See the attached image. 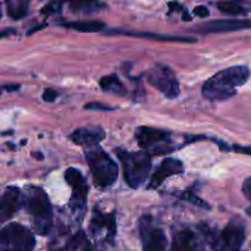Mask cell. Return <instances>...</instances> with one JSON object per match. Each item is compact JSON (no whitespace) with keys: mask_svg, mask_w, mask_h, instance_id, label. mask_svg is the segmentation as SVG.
<instances>
[{"mask_svg":"<svg viewBox=\"0 0 251 251\" xmlns=\"http://www.w3.org/2000/svg\"><path fill=\"white\" fill-rule=\"evenodd\" d=\"M85 109L104 110V112H108V110H114V108L110 107L109 104H103V103H87V104L85 105Z\"/></svg>","mask_w":251,"mask_h":251,"instance_id":"d4e9b609","label":"cell"},{"mask_svg":"<svg viewBox=\"0 0 251 251\" xmlns=\"http://www.w3.org/2000/svg\"><path fill=\"white\" fill-rule=\"evenodd\" d=\"M100 86L104 92L113 93V95L117 96L126 95V90H125L124 85H123V82L117 75H109L102 77L100 80Z\"/></svg>","mask_w":251,"mask_h":251,"instance_id":"d6986e66","label":"cell"},{"mask_svg":"<svg viewBox=\"0 0 251 251\" xmlns=\"http://www.w3.org/2000/svg\"><path fill=\"white\" fill-rule=\"evenodd\" d=\"M64 176H65L66 183L73 189V196L70 200L71 210L75 213H80L81 216H83L88 193V185L86 183L85 176L78 169L73 168V167L66 169Z\"/></svg>","mask_w":251,"mask_h":251,"instance_id":"9c48e42d","label":"cell"},{"mask_svg":"<svg viewBox=\"0 0 251 251\" xmlns=\"http://www.w3.org/2000/svg\"><path fill=\"white\" fill-rule=\"evenodd\" d=\"M6 12L11 19L20 20L24 19L28 12L29 1L28 0H5Z\"/></svg>","mask_w":251,"mask_h":251,"instance_id":"ffe728a7","label":"cell"},{"mask_svg":"<svg viewBox=\"0 0 251 251\" xmlns=\"http://www.w3.org/2000/svg\"><path fill=\"white\" fill-rule=\"evenodd\" d=\"M147 81L152 87L157 88L168 100H174L180 93L178 78L168 66H153L147 74Z\"/></svg>","mask_w":251,"mask_h":251,"instance_id":"52a82bcc","label":"cell"},{"mask_svg":"<svg viewBox=\"0 0 251 251\" xmlns=\"http://www.w3.org/2000/svg\"><path fill=\"white\" fill-rule=\"evenodd\" d=\"M179 196H180L181 200L188 201V202L193 203V205L199 206V207H201V208H210V206L207 205V202H205L202 199L199 198L196 194H194L193 191H190V190L183 191V193H181Z\"/></svg>","mask_w":251,"mask_h":251,"instance_id":"603a6c76","label":"cell"},{"mask_svg":"<svg viewBox=\"0 0 251 251\" xmlns=\"http://www.w3.org/2000/svg\"><path fill=\"white\" fill-rule=\"evenodd\" d=\"M24 203V195L20 189L9 186L4 190L0 200V221L5 223L19 211Z\"/></svg>","mask_w":251,"mask_h":251,"instance_id":"4fadbf2b","label":"cell"},{"mask_svg":"<svg viewBox=\"0 0 251 251\" xmlns=\"http://www.w3.org/2000/svg\"><path fill=\"white\" fill-rule=\"evenodd\" d=\"M24 206L31 216L32 225L37 234H48L53 226V210L46 191L37 186L27 188L24 195Z\"/></svg>","mask_w":251,"mask_h":251,"instance_id":"7a4b0ae2","label":"cell"},{"mask_svg":"<svg viewBox=\"0 0 251 251\" xmlns=\"http://www.w3.org/2000/svg\"><path fill=\"white\" fill-rule=\"evenodd\" d=\"M194 14L199 17H207L208 15H210V11H208V9L206 6L200 5V6H196L195 9H194Z\"/></svg>","mask_w":251,"mask_h":251,"instance_id":"4316f807","label":"cell"},{"mask_svg":"<svg viewBox=\"0 0 251 251\" xmlns=\"http://www.w3.org/2000/svg\"><path fill=\"white\" fill-rule=\"evenodd\" d=\"M217 7L223 14L230 15V16H238V15L247 14V6L242 0H222L218 1Z\"/></svg>","mask_w":251,"mask_h":251,"instance_id":"7402d4cb","label":"cell"},{"mask_svg":"<svg viewBox=\"0 0 251 251\" xmlns=\"http://www.w3.org/2000/svg\"><path fill=\"white\" fill-rule=\"evenodd\" d=\"M69 7L75 14H92L104 9L105 5L100 0H68Z\"/></svg>","mask_w":251,"mask_h":251,"instance_id":"ac0fdd59","label":"cell"},{"mask_svg":"<svg viewBox=\"0 0 251 251\" xmlns=\"http://www.w3.org/2000/svg\"><path fill=\"white\" fill-rule=\"evenodd\" d=\"M184 173L183 162L176 158H167L156 169L150 180L149 189H157L167 178Z\"/></svg>","mask_w":251,"mask_h":251,"instance_id":"9a60e30c","label":"cell"},{"mask_svg":"<svg viewBox=\"0 0 251 251\" xmlns=\"http://www.w3.org/2000/svg\"><path fill=\"white\" fill-rule=\"evenodd\" d=\"M115 33H123L126 36L131 37H139V38H149L154 39V41H166V42H184V43H194L196 42L195 38H188V37H178V36H168V34H158V33H151V32H137V31H119V29H114L110 31L109 34Z\"/></svg>","mask_w":251,"mask_h":251,"instance_id":"e0dca14e","label":"cell"},{"mask_svg":"<svg viewBox=\"0 0 251 251\" xmlns=\"http://www.w3.org/2000/svg\"><path fill=\"white\" fill-rule=\"evenodd\" d=\"M123 164L124 178L131 189L141 188L151 171V156L149 152H127L117 150Z\"/></svg>","mask_w":251,"mask_h":251,"instance_id":"3957f363","label":"cell"},{"mask_svg":"<svg viewBox=\"0 0 251 251\" xmlns=\"http://www.w3.org/2000/svg\"><path fill=\"white\" fill-rule=\"evenodd\" d=\"M86 159L96 186L108 188L117 181L119 173L118 164L103 150L93 147L86 153Z\"/></svg>","mask_w":251,"mask_h":251,"instance_id":"277c9868","label":"cell"},{"mask_svg":"<svg viewBox=\"0 0 251 251\" xmlns=\"http://www.w3.org/2000/svg\"><path fill=\"white\" fill-rule=\"evenodd\" d=\"M135 137L140 146L150 154L162 156L171 153L176 150V147L172 145L171 132L166 130L151 126H140L135 132Z\"/></svg>","mask_w":251,"mask_h":251,"instance_id":"5b68a950","label":"cell"},{"mask_svg":"<svg viewBox=\"0 0 251 251\" xmlns=\"http://www.w3.org/2000/svg\"><path fill=\"white\" fill-rule=\"evenodd\" d=\"M56 98H58V92L54 90H51V88H47V90L43 92V100H46V102L51 103V102H54Z\"/></svg>","mask_w":251,"mask_h":251,"instance_id":"484cf974","label":"cell"},{"mask_svg":"<svg viewBox=\"0 0 251 251\" xmlns=\"http://www.w3.org/2000/svg\"><path fill=\"white\" fill-rule=\"evenodd\" d=\"M245 240L244 223L233 218L221 233V251H239Z\"/></svg>","mask_w":251,"mask_h":251,"instance_id":"8fae6325","label":"cell"},{"mask_svg":"<svg viewBox=\"0 0 251 251\" xmlns=\"http://www.w3.org/2000/svg\"><path fill=\"white\" fill-rule=\"evenodd\" d=\"M63 26L70 29H75L77 32H83V33H93V32L102 31L105 25L102 21H74L66 22Z\"/></svg>","mask_w":251,"mask_h":251,"instance_id":"44dd1931","label":"cell"},{"mask_svg":"<svg viewBox=\"0 0 251 251\" xmlns=\"http://www.w3.org/2000/svg\"><path fill=\"white\" fill-rule=\"evenodd\" d=\"M243 193L251 201V178L245 179L244 184H243Z\"/></svg>","mask_w":251,"mask_h":251,"instance_id":"83f0119b","label":"cell"},{"mask_svg":"<svg viewBox=\"0 0 251 251\" xmlns=\"http://www.w3.org/2000/svg\"><path fill=\"white\" fill-rule=\"evenodd\" d=\"M78 251H98V250L96 249V248L93 247V245H91L88 240H86V242L83 243L82 247H81L80 249H78Z\"/></svg>","mask_w":251,"mask_h":251,"instance_id":"f546056e","label":"cell"},{"mask_svg":"<svg viewBox=\"0 0 251 251\" xmlns=\"http://www.w3.org/2000/svg\"><path fill=\"white\" fill-rule=\"evenodd\" d=\"M104 137L105 134L100 127H80L70 135V140L74 144L91 149L97 146Z\"/></svg>","mask_w":251,"mask_h":251,"instance_id":"2e32d148","label":"cell"},{"mask_svg":"<svg viewBox=\"0 0 251 251\" xmlns=\"http://www.w3.org/2000/svg\"><path fill=\"white\" fill-rule=\"evenodd\" d=\"M36 238L33 233L19 223H9L0 233V251H33Z\"/></svg>","mask_w":251,"mask_h":251,"instance_id":"8992f818","label":"cell"},{"mask_svg":"<svg viewBox=\"0 0 251 251\" xmlns=\"http://www.w3.org/2000/svg\"><path fill=\"white\" fill-rule=\"evenodd\" d=\"M65 0H50L47 5H44L41 12L43 15H55L61 11V7Z\"/></svg>","mask_w":251,"mask_h":251,"instance_id":"cb8c5ba5","label":"cell"},{"mask_svg":"<svg viewBox=\"0 0 251 251\" xmlns=\"http://www.w3.org/2000/svg\"><path fill=\"white\" fill-rule=\"evenodd\" d=\"M250 77V70L245 65L230 66L211 76L202 86V96L211 102L229 100L237 93V88Z\"/></svg>","mask_w":251,"mask_h":251,"instance_id":"6da1fadb","label":"cell"},{"mask_svg":"<svg viewBox=\"0 0 251 251\" xmlns=\"http://www.w3.org/2000/svg\"><path fill=\"white\" fill-rule=\"evenodd\" d=\"M140 238L144 251H167V237L163 230L154 226L151 216H144L139 223Z\"/></svg>","mask_w":251,"mask_h":251,"instance_id":"ba28073f","label":"cell"},{"mask_svg":"<svg viewBox=\"0 0 251 251\" xmlns=\"http://www.w3.org/2000/svg\"><path fill=\"white\" fill-rule=\"evenodd\" d=\"M169 251H203V245L193 229L183 228L174 233Z\"/></svg>","mask_w":251,"mask_h":251,"instance_id":"5bb4252c","label":"cell"},{"mask_svg":"<svg viewBox=\"0 0 251 251\" xmlns=\"http://www.w3.org/2000/svg\"><path fill=\"white\" fill-rule=\"evenodd\" d=\"M243 29H251V20H248V19L212 20V21L200 25L195 31H198L199 33H223V32L243 31Z\"/></svg>","mask_w":251,"mask_h":251,"instance_id":"7c38bea8","label":"cell"},{"mask_svg":"<svg viewBox=\"0 0 251 251\" xmlns=\"http://www.w3.org/2000/svg\"><path fill=\"white\" fill-rule=\"evenodd\" d=\"M20 88V85H4L2 86V90L7 91V92H15Z\"/></svg>","mask_w":251,"mask_h":251,"instance_id":"4dcf8cb0","label":"cell"},{"mask_svg":"<svg viewBox=\"0 0 251 251\" xmlns=\"http://www.w3.org/2000/svg\"><path fill=\"white\" fill-rule=\"evenodd\" d=\"M247 213H248V215H249V217L251 218V206L247 210Z\"/></svg>","mask_w":251,"mask_h":251,"instance_id":"1f68e13d","label":"cell"},{"mask_svg":"<svg viewBox=\"0 0 251 251\" xmlns=\"http://www.w3.org/2000/svg\"><path fill=\"white\" fill-rule=\"evenodd\" d=\"M91 233L93 237H102L108 243H113L117 233V223H115L114 213L102 212L96 207L91 220Z\"/></svg>","mask_w":251,"mask_h":251,"instance_id":"30bf717a","label":"cell"},{"mask_svg":"<svg viewBox=\"0 0 251 251\" xmlns=\"http://www.w3.org/2000/svg\"><path fill=\"white\" fill-rule=\"evenodd\" d=\"M233 150H234L235 152H239V153L248 154V156H251V146H249V147H243V146H239V145H235V146L233 147Z\"/></svg>","mask_w":251,"mask_h":251,"instance_id":"f1b7e54d","label":"cell"}]
</instances>
